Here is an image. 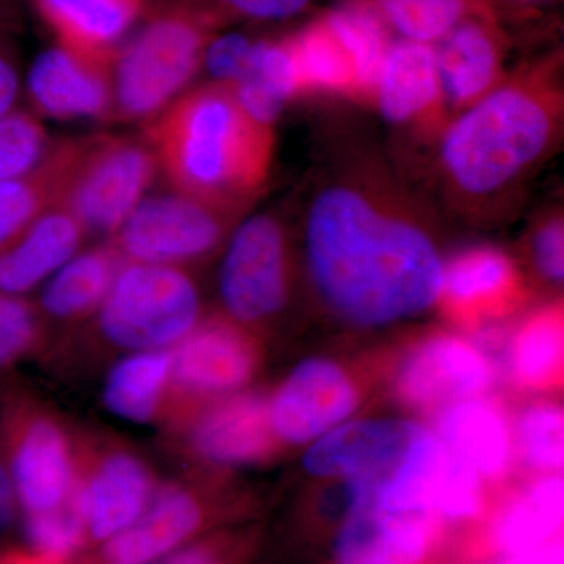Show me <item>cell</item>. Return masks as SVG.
Instances as JSON below:
<instances>
[{"label": "cell", "instance_id": "8992f818", "mask_svg": "<svg viewBox=\"0 0 564 564\" xmlns=\"http://www.w3.org/2000/svg\"><path fill=\"white\" fill-rule=\"evenodd\" d=\"M204 50L206 33L192 14L177 10L152 20L110 66V117H158L193 79Z\"/></svg>", "mask_w": 564, "mask_h": 564}, {"label": "cell", "instance_id": "5bb4252c", "mask_svg": "<svg viewBox=\"0 0 564 564\" xmlns=\"http://www.w3.org/2000/svg\"><path fill=\"white\" fill-rule=\"evenodd\" d=\"M361 395L351 375L329 358H310L292 370L269 399L280 444H313L358 410Z\"/></svg>", "mask_w": 564, "mask_h": 564}, {"label": "cell", "instance_id": "8d00e7d4", "mask_svg": "<svg viewBox=\"0 0 564 564\" xmlns=\"http://www.w3.org/2000/svg\"><path fill=\"white\" fill-rule=\"evenodd\" d=\"M33 552L52 564H61L87 543L73 503L51 513L25 516Z\"/></svg>", "mask_w": 564, "mask_h": 564}, {"label": "cell", "instance_id": "8fae6325", "mask_svg": "<svg viewBox=\"0 0 564 564\" xmlns=\"http://www.w3.org/2000/svg\"><path fill=\"white\" fill-rule=\"evenodd\" d=\"M291 289V247L280 220L267 214L248 218L226 245L221 313L259 334L284 313Z\"/></svg>", "mask_w": 564, "mask_h": 564}, {"label": "cell", "instance_id": "d4e9b609", "mask_svg": "<svg viewBox=\"0 0 564 564\" xmlns=\"http://www.w3.org/2000/svg\"><path fill=\"white\" fill-rule=\"evenodd\" d=\"M563 478L544 475L503 508L496 522L494 541L510 556L543 549L563 522Z\"/></svg>", "mask_w": 564, "mask_h": 564}, {"label": "cell", "instance_id": "ba28073f", "mask_svg": "<svg viewBox=\"0 0 564 564\" xmlns=\"http://www.w3.org/2000/svg\"><path fill=\"white\" fill-rule=\"evenodd\" d=\"M73 444L74 511L85 541L104 544L147 511L161 485L150 463L121 441L84 433Z\"/></svg>", "mask_w": 564, "mask_h": 564}, {"label": "cell", "instance_id": "4fadbf2b", "mask_svg": "<svg viewBox=\"0 0 564 564\" xmlns=\"http://www.w3.org/2000/svg\"><path fill=\"white\" fill-rule=\"evenodd\" d=\"M423 430L406 419L347 421L311 444L304 469L314 477L347 480L373 491L402 466Z\"/></svg>", "mask_w": 564, "mask_h": 564}, {"label": "cell", "instance_id": "277c9868", "mask_svg": "<svg viewBox=\"0 0 564 564\" xmlns=\"http://www.w3.org/2000/svg\"><path fill=\"white\" fill-rule=\"evenodd\" d=\"M148 144L115 135L54 144L40 165L50 204L69 212L87 237L111 239L154 181Z\"/></svg>", "mask_w": 564, "mask_h": 564}, {"label": "cell", "instance_id": "ab89813d", "mask_svg": "<svg viewBox=\"0 0 564 564\" xmlns=\"http://www.w3.org/2000/svg\"><path fill=\"white\" fill-rule=\"evenodd\" d=\"M533 258L538 270L545 280L563 281L564 276V234L563 223L555 218L538 231L533 242Z\"/></svg>", "mask_w": 564, "mask_h": 564}, {"label": "cell", "instance_id": "1f68e13d", "mask_svg": "<svg viewBox=\"0 0 564 564\" xmlns=\"http://www.w3.org/2000/svg\"><path fill=\"white\" fill-rule=\"evenodd\" d=\"M516 444L532 469L558 474L564 459V415L555 403L540 402L527 408L516 426Z\"/></svg>", "mask_w": 564, "mask_h": 564}, {"label": "cell", "instance_id": "3957f363", "mask_svg": "<svg viewBox=\"0 0 564 564\" xmlns=\"http://www.w3.org/2000/svg\"><path fill=\"white\" fill-rule=\"evenodd\" d=\"M552 132L551 111L532 91L505 87L488 93L445 132V172L467 195H492L543 155Z\"/></svg>", "mask_w": 564, "mask_h": 564}, {"label": "cell", "instance_id": "e0dca14e", "mask_svg": "<svg viewBox=\"0 0 564 564\" xmlns=\"http://www.w3.org/2000/svg\"><path fill=\"white\" fill-rule=\"evenodd\" d=\"M111 61L69 47L41 52L29 70V98L54 118H106L111 113Z\"/></svg>", "mask_w": 564, "mask_h": 564}, {"label": "cell", "instance_id": "52a82bcc", "mask_svg": "<svg viewBox=\"0 0 564 564\" xmlns=\"http://www.w3.org/2000/svg\"><path fill=\"white\" fill-rule=\"evenodd\" d=\"M234 209L172 188L141 199L109 242L124 261L192 272L225 247Z\"/></svg>", "mask_w": 564, "mask_h": 564}, {"label": "cell", "instance_id": "d6986e66", "mask_svg": "<svg viewBox=\"0 0 564 564\" xmlns=\"http://www.w3.org/2000/svg\"><path fill=\"white\" fill-rule=\"evenodd\" d=\"M87 239L80 223L58 206L44 207L0 252V293L25 296L82 251Z\"/></svg>", "mask_w": 564, "mask_h": 564}, {"label": "cell", "instance_id": "f6af8a7d", "mask_svg": "<svg viewBox=\"0 0 564 564\" xmlns=\"http://www.w3.org/2000/svg\"><path fill=\"white\" fill-rule=\"evenodd\" d=\"M562 547H543L530 554L511 556L502 564H562Z\"/></svg>", "mask_w": 564, "mask_h": 564}, {"label": "cell", "instance_id": "83f0119b", "mask_svg": "<svg viewBox=\"0 0 564 564\" xmlns=\"http://www.w3.org/2000/svg\"><path fill=\"white\" fill-rule=\"evenodd\" d=\"M441 90L455 104L477 102L488 95L497 76V51L484 29L455 28L436 52Z\"/></svg>", "mask_w": 564, "mask_h": 564}, {"label": "cell", "instance_id": "836d02e7", "mask_svg": "<svg viewBox=\"0 0 564 564\" xmlns=\"http://www.w3.org/2000/svg\"><path fill=\"white\" fill-rule=\"evenodd\" d=\"M50 148L46 129L35 115L11 110L0 118V182L31 176Z\"/></svg>", "mask_w": 564, "mask_h": 564}, {"label": "cell", "instance_id": "7bdbcfd3", "mask_svg": "<svg viewBox=\"0 0 564 564\" xmlns=\"http://www.w3.org/2000/svg\"><path fill=\"white\" fill-rule=\"evenodd\" d=\"M159 564H225L220 552L209 544L192 545L180 549L174 554L161 560Z\"/></svg>", "mask_w": 564, "mask_h": 564}, {"label": "cell", "instance_id": "f1b7e54d", "mask_svg": "<svg viewBox=\"0 0 564 564\" xmlns=\"http://www.w3.org/2000/svg\"><path fill=\"white\" fill-rule=\"evenodd\" d=\"M563 315L547 310L521 326L511 344L510 367L514 380L530 391H544L562 378Z\"/></svg>", "mask_w": 564, "mask_h": 564}, {"label": "cell", "instance_id": "d6a6232c", "mask_svg": "<svg viewBox=\"0 0 564 564\" xmlns=\"http://www.w3.org/2000/svg\"><path fill=\"white\" fill-rule=\"evenodd\" d=\"M47 337L50 326L35 302L0 293V377L43 350Z\"/></svg>", "mask_w": 564, "mask_h": 564}, {"label": "cell", "instance_id": "484cf974", "mask_svg": "<svg viewBox=\"0 0 564 564\" xmlns=\"http://www.w3.org/2000/svg\"><path fill=\"white\" fill-rule=\"evenodd\" d=\"M228 88L256 124L272 128L285 104L300 91L299 69L291 47L269 41L252 44L247 69Z\"/></svg>", "mask_w": 564, "mask_h": 564}, {"label": "cell", "instance_id": "603a6c76", "mask_svg": "<svg viewBox=\"0 0 564 564\" xmlns=\"http://www.w3.org/2000/svg\"><path fill=\"white\" fill-rule=\"evenodd\" d=\"M375 93L386 120L400 124L421 117L441 93L436 51L410 40L388 47Z\"/></svg>", "mask_w": 564, "mask_h": 564}, {"label": "cell", "instance_id": "5b68a950", "mask_svg": "<svg viewBox=\"0 0 564 564\" xmlns=\"http://www.w3.org/2000/svg\"><path fill=\"white\" fill-rule=\"evenodd\" d=\"M202 293L192 272L124 261L93 326L111 350H172L203 318Z\"/></svg>", "mask_w": 564, "mask_h": 564}, {"label": "cell", "instance_id": "ac0fdd59", "mask_svg": "<svg viewBox=\"0 0 564 564\" xmlns=\"http://www.w3.org/2000/svg\"><path fill=\"white\" fill-rule=\"evenodd\" d=\"M432 538L429 516L386 510L364 494H350L336 543L339 564H419Z\"/></svg>", "mask_w": 564, "mask_h": 564}, {"label": "cell", "instance_id": "44dd1931", "mask_svg": "<svg viewBox=\"0 0 564 564\" xmlns=\"http://www.w3.org/2000/svg\"><path fill=\"white\" fill-rule=\"evenodd\" d=\"M437 437L445 447L470 464L485 480L503 477L513 455V434L496 404L463 400L441 411Z\"/></svg>", "mask_w": 564, "mask_h": 564}, {"label": "cell", "instance_id": "cb8c5ba5", "mask_svg": "<svg viewBox=\"0 0 564 564\" xmlns=\"http://www.w3.org/2000/svg\"><path fill=\"white\" fill-rule=\"evenodd\" d=\"M63 46L111 61V47L139 17L143 0H36Z\"/></svg>", "mask_w": 564, "mask_h": 564}, {"label": "cell", "instance_id": "ee69618b", "mask_svg": "<svg viewBox=\"0 0 564 564\" xmlns=\"http://www.w3.org/2000/svg\"><path fill=\"white\" fill-rule=\"evenodd\" d=\"M18 510H20V505H18L13 481H11L9 469H7L6 459L0 454V529L11 524Z\"/></svg>", "mask_w": 564, "mask_h": 564}, {"label": "cell", "instance_id": "e575fe53", "mask_svg": "<svg viewBox=\"0 0 564 564\" xmlns=\"http://www.w3.org/2000/svg\"><path fill=\"white\" fill-rule=\"evenodd\" d=\"M388 20L406 40L430 44L454 31L463 0H381Z\"/></svg>", "mask_w": 564, "mask_h": 564}, {"label": "cell", "instance_id": "74e56055", "mask_svg": "<svg viewBox=\"0 0 564 564\" xmlns=\"http://www.w3.org/2000/svg\"><path fill=\"white\" fill-rule=\"evenodd\" d=\"M484 502L485 478L448 451L447 469L434 503V514L448 521H466L480 514Z\"/></svg>", "mask_w": 564, "mask_h": 564}, {"label": "cell", "instance_id": "7c38bea8", "mask_svg": "<svg viewBox=\"0 0 564 564\" xmlns=\"http://www.w3.org/2000/svg\"><path fill=\"white\" fill-rule=\"evenodd\" d=\"M170 433L192 459L218 469L269 462L281 445L269 399L247 389L203 404Z\"/></svg>", "mask_w": 564, "mask_h": 564}, {"label": "cell", "instance_id": "6da1fadb", "mask_svg": "<svg viewBox=\"0 0 564 564\" xmlns=\"http://www.w3.org/2000/svg\"><path fill=\"white\" fill-rule=\"evenodd\" d=\"M306 262L323 304L358 328L408 321L443 296L445 263L432 237L350 185L315 196Z\"/></svg>", "mask_w": 564, "mask_h": 564}, {"label": "cell", "instance_id": "d590c367", "mask_svg": "<svg viewBox=\"0 0 564 564\" xmlns=\"http://www.w3.org/2000/svg\"><path fill=\"white\" fill-rule=\"evenodd\" d=\"M50 206V193L40 166L31 176L0 182V252Z\"/></svg>", "mask_w": 564, "mask_h": 564}, {"label": "cell", "instance_id": "f35d334b", "mask_svg": "<svg viewBox=\"0 0 564 564\" xmlns=\"http://www.w3.org/2000/svg\"><path fill=\"white\" fill-rule=\"evenodd\" d=\"M252 44L242 33H228L206 46L203 62L215 84L229 87L240 79L250 61Z\"/></svg>", "mask_w": 564, "mask_h": 564}, {"label": "cell", "instance_id": "ffe728a7", "mask_svg": "<svg viewBox=\"0 0 564 564\" xmlns=\"http://www.w3.org/2000/svg\"><path fill=\"white\" fill-rule=\"evenodd\" d=\"M124 259L106 243L79 251L41 288L36 306L47 326L91 321L109 295Z\"/></svg>", "mask_w": 564, "mask_h": 564}, {"label": "cell", "instance_id": "7a4b0ae2", "mask_svg": "<svg viewBox=\"0 0 564 564\" xmlns=\"http://www.w3.org/2000/svg\"><path fill=\"white\" fill-rule=\"evenodd\" d=\"M147 140L174 191L229 207L261 187L272 152L270 129L256 124L221 84L174 99L150 120Z\"/></svg>", "mask_w": 564, "mask_h": 564}, {"label": "cell", "instance_id": "4316f807", "mask_svg": "<svg viewBox=\"0 0 564 564\" xmlns=\"http://www.w3.org/2000/svg\"><path fill=\"white\" fill-rule=\"evenodd\" d=\"M516 288L513 263L503 252L478 248L445 263L443 296L459 314L486 313L507 302Z\"/></svg>", "mask_w": 564, "mask_h": 564}, {"label": "cell", "instance_id": "bcb514c9", "mask_svg": "<svg viewBox=\"0 0 564 564\" xmlns=\"http://www.w3.org/2000/svg\"><path fill=\"white\" fill-rule=\"evenodd\" d=\"M0 564H52L44 560L43 556L33 554H20V552H13V554H6L0 556Z\"/></svg>", "mask_w": 564, "mask_h": 564}, {"label": "cell", "instance_id": "60d3db41", "mask_svg": "<svg viewBox=\"0 0 564 564\" xmlns=\"http://www.w3.org/2000/svg\"><path fill=\"white\" fill-rule=\"evenodd\" d=\"M310 0H225L226 6L254 20H284L302 11Z\"/></svg>", "mask_w": 564, "mask_h": 564}, {"label": "cell", "instance_id": "f546056e", "mask_svg": "<svg viewBox=\"0 0 564 564\" xmlns=\"http://www.w3.org/2000/svg\"><path fill=\"white\" fill-rule=\"evenodd\" d=\"M325 25L351 63L355 90L375 91L388 51L380 22L369 11L347 9L336 11Z\"/></svg>", "mask_w": 564, "mask_h": 564}, {"label": "cell", "instance_id": "9a60e30c", "mask_svg": "<svg viewBox=\"0 0 564 564\" xmlns=\"http://www.w3.org/2000/svg\"><path fill=\"white\" fill-rule=\"evenodd\" d=\"M492 381V366L470 340L434 334L404 355L397 367V399L417 411H443L481 397Z\"/></svg>", "mask_w": 564, "mask_h": 564}, {"label": "cell", "instance_id": "7402d4cb", "mask_svg": "<svg viewBox=\"0 0 564 564\" xmlns=\"http://www.w3.org/2000/svg\"><path fill=\"white\" fill-rule=\"evenodd\" d=\"M170 386L172 350L128 352L104 381V406L121 421L163 426L169 414Z\"/></svg>", "mask_w": 564, "mask_h": 564}, {"label": "cell", "instance_id": "2e32d148", "mask_svg": "<svg viewBox=\"0 0 564 564\" xmlns=\"http://www.w3.org/2000/svg\"><path fill=\"white\" fill-rule=\"evenodd\" d=\"M209 518V497L199 484L159 488L143 514L102 544L99 564H154L184 547Z\"/></svg>", "mask_w": 564, "mask_h": 564}, {"label": "cell", "instance_id": "b9f144b4", "mask_svg": "<svg viewBox=\"0 0 564 564\" xmlns=\"http://www.w3.org/2000/svg\"><path fill=\"white\" fill-rule=\"evenodd\" d=\"M21 93V73L9 44L0 39V118L17 109Z\"/></svg>", "mask_w": 564, "mask_h": 564}, {"label": "cell", "instance_id": "9c48e42d", "mask_svg": "<svg viewBox=\"0 0 564 564\" xmlns=\"http://www.w3.org/2000/svg\"><path fill=\"white\" fill-rule=\"evenodd\" d=\"M0 454L25 516L51 513L73 503V436L43 404L10 397L0 411Z\"/></svg>", "mask_w": 564, "mask_h": 564}, {"label": "cell", "instance_id": "4dcf8cb0", "mask_svg": "<svg viewBox=\"0 0 564 564\" xmlns=\"http://www.w3.org/2000/svg\"><path fill=\"white\" fill-rule=\"evenodd\" d=\"M296 69L300 90L322 88V90H350L355 88L351 63L326 25L313 28L300 39L289 44Z\"/></svg>", "mask_w": 564, "mask_h": 564}, {"label": "cell", "instance_id": "30bf717a", "mask_svg": "<svg viewBox=\"0 0 564 564\" xmlns=\"http://www.w3.org/2000/svg\"><path fill=\"white\" fill-rule=\"evenodd\" d=\"M261 364L258 333L223 313L204 314L172 348V386L163 426L170 432L203 404L245 391Z\"/></svg>", "mask_w": 564, "mask_h": 564}]
</instances>
